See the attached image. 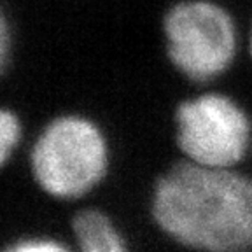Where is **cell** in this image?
<instances>
[{"label": "cell", "mask_w": 252, "mask_h": 252, "mask_svg": "<svg viewBox=\"0 0 252 252\" xmlns=\"http://www.w3.org/2000/svg\"><path fill=\"white\" fill-rule=\"evenodd\" d=\"M151 217L194 252H252V177L235 168L173 163L156 179Z\"/></svg>", "instance_id": "cell-1"}, {"label": "cell", "mask_w": 252, "mask_h": 252, "mask_svg": "<svg viewBox=\"0 0 252 252\" xmlns=\"http://www.w3.org/2000/svg\"><path fill=\"white\" fill-rule=\"evenodd\" d=\"M110 166L109 142L93 119L83 114L55 116L30 151L32 177L55 200L84 198L98 188Z\"/></svg>", "instance_id": "cell-2"}, {"label": "cell", "mask_w": 252, "mask_h": 252, "mask_svg": "<svg viewBox=\"0 0 252 252\" xmlns=\"http://www.w3.org/2000/svg\"><path fill=\"white\" fill-rule=\"evenodd\" d=\"M166 56L194 84L212 83L235 62L238 37L231 14L212 0H182L163 16Z\"/></svg>", "instance_id": "cell-3"}, {"label": "cell", "mask_w": 252, "mask_h": 252, "mask_svg": "<svg viewBox=\"0 0 252 252\" xmlns=\"http://www.w3.org/2000/svg\"><path fill=\"white\" fill-rule=\"evenodd\" d=\"M173 125L177 149L196 165L235 168L251 147V119L244 107L224 93L207 91L179 102Z\"/></svg>", "instance_id": "cell-4"}, {"label": "cell", "mask_w": 252, "mask_h": 252, "mask_svg": "<svg viewBox=\"0 0 252 252\" xmlns=\"http://www.w3.org/2000/svg\"><path fill=\"white\" fill-rule=\"evenodd\" d=\"M72 235L77 252H130L118 224L102 209L79 210L72 217Z\"/></svg>", "instance_id": "cell-5"}, {"label": "cell", "mask_w": 252, "mask_h": 252, "mask_svg": "<svg viewBox=\"0 0 252 252\" xmlns=\"http://www.w3.org/2000/svg\"><path fill=\"white\" fill-rule=\"evenodd\" d=\"M23 138V125L18 112L9 107L0 110V165L5 166Z\"/></svg>", "instance_id": "cell-6"}, {"label": "cell", "mask_w": 252, "mask_h": 252, "mask_svg": "<svg viewBox=\"0 0 252 252\" xmlns=\"http://www.w3.org/2000/svg\"><path fill=\"white\" fill-rule=\"evenodd\" d=\"M2 252H72L67 245L49 236H23L11 242Z\"/></svg>", "instance_id": "cell-7"}, {"label": "cell", "mask_w": 252, "mask_h": 252, "mask_svg": "<svg viewBox=\"0 0 252 252\" xmlns=\"http://www.w3.org/2000/svg\"><path fill=\"white\" fill-rule=\"evenodd\" d=\"M11 28H9L7 18L4 14L2 16V23H0V68H2V72H7L9 58H11Z\"/></svg>", "instance_id": "cell-8"}, {"label": "cell", "mask_w": 252, "mask_h": 252, "mask_svg": "<svg viewBox=\"0 0 252 252\" xmlns=\"http://www.w3.org/2000/svg\"><path fill=\"white\" fill-rule=\"evenodd\" d=\"M249 53H251V58H252V30H251V39H249Z\"/></svg>", "instance_id": "cell-9"}]
</instances>
